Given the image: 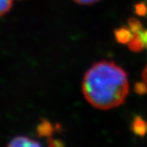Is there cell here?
Instances as JSON below:
<instances>
[{"label":"cell","instance_id":"cell-8","mask_svg":"<svg viewBox=\"0 0 147 147\" xmlns=\"http://www.w3.org/2000/svg\"><path fill=\"white\" fill-rule=\"evenodd\" d=\"M74 3L82 4V5H91L99 2L100 0H73Z\"/></svg>","mask_w":147,"mask_h":147},{"label":"cell","instance_id":"cell-6","mask_svg":"<svg viewBox=\"0 0 147 147\" xmlns=\"http://www.w3.org/2000/svg\"><path fill=\"white\" fill-rule=\"evenodd\" d=\"M38 130L40 131V134H42V136H49V134H51L53 131V127L51 126L49 123L44 121L38 127Z\"/></svg>","mask_w":147,"mask_h":147},{"label":"cell","instance_id":"cell-4","mask_svg":"<svg viewBox=\"0 0 147 147\" xmlns=\"http://www.w3.org/2000/svg\"><path fill=\"white\" fill-rule=\"evenodd\" d=\"M132 32L130 28H121L115 31V37L117 40L122 43H128L132 38Z\"/></svg>","mask_w":147,"mask_h":147},{"label":"cell","instance_id":"cell-5","mask_svg":"<svg viewBox=\"0 0 147 147\" xmlns=\"http://www.w3.org/2000/svg\"><path fill=\"white\" fill-rule=\"evenodd\" d=\"M13 0H0V16L7 14L11 9Z\"/></svg>","mask_w":147,"mask_h":147},{"label":"cell","instance_id":"cell-7","mask_svg":"<svg viewBox=\"0 0 147 147\" xmlns=\"http://www.w3.org/2000/svg\"><path fill=\"white\" fill-rule=\"evenodd\" d=\"M140 36H141L142 41L144 44V47L147 49V30H142V31L140 32ZM142 78L146 82V84H147V66L146 68L145 69V70L143 71Z\"/></svg>","mask_w":147,"mask_h":147},{"label":"cell","instance_id":"cell-3","mask_svg":"<svg viewBox=\"0 0 147 147\" xmlns=\"http://www.w3.org/2000/svg\"><path fill=\"white\" fill-rule=\"evenodd\" d=\"M132 131L135 134L143 136L147 131V123L140 117H136L132 122Z\"/></svg>","mask_w":147,"mask_h":147},{"label":"cell","instance_id":"cell-2","mask_svg":"<svg viewBox=\"0 0 147 147\" xmlns=\"http://www.w3.org/2000/svg\"><path fill=\"white\" fill-rule=\"evenodd\" d=\"M42 144L30 137L26 136H17L12 138L7 144L8 146H40Z\"/></svg>","mask_w":147,"mask_h":147},{"label":"cell","instance_id":"cell-1","mask_svg":"<svg viewBox=\"0 0 147 147\" xmlns=\"http://www.w3.org/2000/svg\"><path fill=\"white\" fill-rule=\"evenodd\" d=\"M82 91L85 99L95 108H116L125 101L128 94L127 74L113 61H99L84 74Z\"/></svg>","mask_w":147,"mask_h":147}]
</instances>
